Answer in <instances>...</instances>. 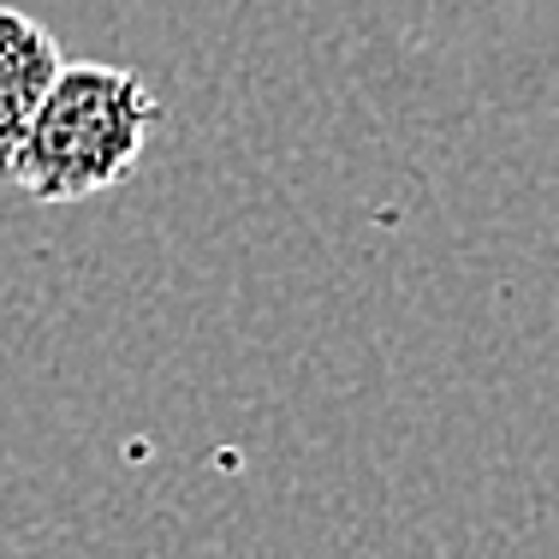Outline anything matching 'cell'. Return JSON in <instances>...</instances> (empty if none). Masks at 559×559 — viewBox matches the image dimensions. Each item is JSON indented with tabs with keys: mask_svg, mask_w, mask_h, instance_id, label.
Segmentation results:
<instances>
[{
	"mask_svg": "<svg viewBox=\"0 0 559 559\" xmlns=\"http://www.w3.org/2000/svg\"><path fill=\"white\" fill-rule=\"evenodd\" d=\"M162 102L126 66H60L7 179L31 203H84L114 191L150 150Z\"/></svg>",
	"mask_w": 559,
	"mask_h": 559,
	"instance_id": "1",
	"label": "cell"
},
{
	"mask_svg": "<svg viewBox=\"0 0 559 559\" xmlns=\"http://www.w3.org/2000/svg\"><path fill=\"white\" fill-rule=\"evenodd\" d=\"M60 43L19 7H0V179H7L12 155H19L24 131H31L43 96L60 78Z\"/></svg>",
	"mask_w": 559,
	"mask_h": 559,
	"instance_id": "2",
	"label": "cell"
}]
</instances>
